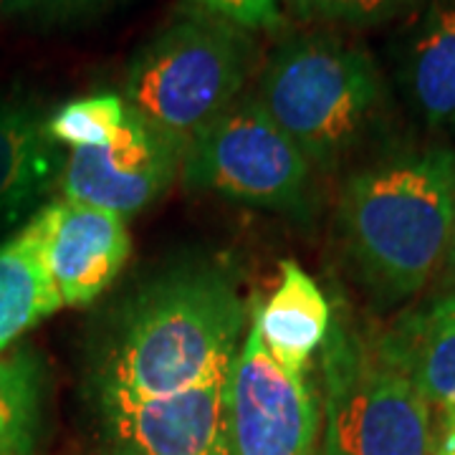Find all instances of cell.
I'll list each match as a JSON object with an SVG mask.
<instances>
[{
	"label": "cell",
	"mask_w": 455,
	"mask_h": 455,
	"mask_svg": "<svg viewBox=\"0 0 455 455\" xmlns=\"http://www.w3.org/2000/svg\"><path fill=\"white\" fill-rule=\"evenodd\" d=\"M112 0H3L5 13L36 18H68L89 13Z\"/></svg>",
	"instance_id": "obj_20"
},
{
	"label": "cell",
	"mask_w": 455,
	"mask_h": 455,
	"mask_svg": "<svg viewBox=\"0 0 455 455\" xmlns=\"http://www.w3.org/2000/svg\"><path fill=\"white\" fill-rule=\"evenodd\" d=\"M49 256L51 274L66 307L99 299L132 253L127 218L74 200H56L36 212Z\"/></svg>",
	"instance_id": "obj_10"
},
{
	"label": "cell",
	"mask_w": 455,
	"mask_h": 455,
	"mask_svg": "<svg viewBox=\"0 0 455 455\" xmlns=\"http://www.w3.org/2000/svg\"><path fill=\"white\" fill-rule=\"evenodd\" d=\"M64 307L51 274L38 215L0 243V352L11 349L31 326Z\"/></svg>",
	"instance_id": "obj_14"
},
{
	"label": "cell",
	"mask_w": 455,
	"mask_h": 455,
	"mask_svg": "<svg viewBox=\"0 0 455 455\" xmlns=\"http://www.w3.org/2000/svg\"><path fill=\"white\" fill-rule=\"evenodd\" d=\"M253 46L243 28L215 16L164 28L132 61L124 101L182 149L241 97Z\"/></svg>",
	"instance_id": "obj_4"
},
{
	"label": "cell",
	"mask_w": 455,
	"mask_h": 455,
	"mask_svg": "<svg viewBox=\"0 0 455 455\" xmlns=\"http://www.w3.org/2000/svg\"><path fill=\"white\" fill-rule=\"evenodd\" d=\"M253 324L266 352L283 370L307 374L314 352L331 331V307L296 260H283L276 289L253 314Z\"/></svg>",
	"instance_id": "obj_12"
},
{
	"label": "cell",
	"mask_w": 455,
	"mask_h": 455,
	"mask_svg": "<svg viewBox=\"0 0 455 455\" xmlns=\"http://www.w3.org/2000/svg\"><path fill=\"white\" fill-rule=\"evenodd\" d=\"M208 16L238 28H268L278 20V0H190Z\"/></svg>",
	"instance_id": "obj_19"
},
{
	"label": "cell",
	"mask_w": 455,
	"mask_h": 455,
	"mask_svg": "<svg viewBox=\"0 0 455 455\" xmlns=\"http://www.w3.org/2000/svg\"><path fill=\"white\" fill-rule=\"evenodd\" d=\"M420 0H286L299 18L372 28L410 13Z\"/></svg>",
	"instance_id": "obj_18"
},
{
	"label": "cell",
	"mask_w": 455,
	"mask_h": 455,
	"mask_svg": "<svg viewBox=\"0 0 455 455\" xmlns=\"http://www.w3.org/2000/svg\"><path fill=\"white\" fill-rule=\"evenodd\" d=\"M405 86L430 130L455 134V0H427L407 49Z\"/></svg>",
	"instance_id": "obj_15"
},
{
	"label": "cell",
	"mask_w": 455,
	"mask_h": 455,
	"mask_svg": "<svg viewBox=\"0 0 455 455\" xmlns=\"http://www.w3.org/2000/svg\"><path fill=\"white\" fill-rule=\"evenodd\" d=\"M322 415L324 455H433L430 405L379 339L329 331Z\"/></svg>",
	"instance_id": "obj_5"
},
{
	"label": "cell",
	"mask_w": 455,
	"mask_h": 455,
	"mask_svg": "<svg viewBox=\"0 0 455 455\" xmlns=\"http://www.w3.org/2000/svg\"><path fill=\"white\" fill-rule=\"evenodd\" d=\"M228 423L233 455H314L322 407L307 374L283 370L251 324L230 367Z\"/></svg>",
	"instance_id": "obj_7"
},
{
	"label": "cell",
	"mask_w": 455,
	"mask_h": 455,
	"mask_svg": "<svg viewBox=\"0 0 455 455\" xmlns=\"http://www.w3.org/2000/svg\"><path fill=\"white\" fill-rule=\"evenodd\" d=\"M130 114V104L119 94H92L59 107L46 119V134L53 145L68 149L107 145Z\"/></svg>",
	"instance_id": "obj_17"
},
{
	"label": "cell",
	"mask_w": 455,
	"mask_h": 455,
	"mask_svg": "<svg viewBox=\"0 0 455 455\" xmlns=\"http://www.w3.org/2000/svg\"><path fill=\"white\" fill-rule=\"evenodd\" d=\"M64 163L31 101L0 99V223H16L49 196Z\"/></svg>",
	"instance_id": "obj_11"
},
{
	"label": "cell",
	"mask_w": 455,
	"mask_h": 455,
	"mask_svg": "<svg viewBox=\"0 0 455 455\" xmlns=\"http://www.w3.org/2000/svg\"><path fill=\"white\" fill-rule=\"evenodd\" d=\"M433 455H455V420H443V435L433 445Z\"/></svg>",
	"instance_id": "obj_21"
},
{
	"label": "cell",
	"mask_w": 455,
	"mask_h": 455,
	"mask_svg": "<svg viewBox=\"0 0 455 455\" xmlns=\"http://www.w3.org/2000/svg\"><path fill=\"white\" fill-rule=\"evenodd\" d=\"M185 149L147 124L130 107L107 145L71 149L61 172V196L127 218L167 193L182 170Z\"/></svg>",
	"instance_id": "obj_8"
},
{
	"label": "cell",
	"mask_w": 455,
	"mask_h": 455,
	"mask_svg": "<svg viewBox=\"0 0 455 455\" xmlns=\"http://www.w3.org/2000/svg\"><path fill=\"white\" fill-rule=\"evenodd\" d=\"M256 97L307 163L331 172L377 127L385 82L362 46L334 33H307L278 46Z\"/></svg>",
	"instance_id": "obj_3"
},
{
	"label": "cell",
	"mask_w": 455,
	"mask_h": 455,
	"mask_svg": "<svg viewBox=\"0 0 455 455\" xmlns=\"http://www.w3.org/2000/svg\"><path fill=\"white\" fill-rule=\"evenodd\" d=\"M228 379L230 370L163 397L99 395L112 455H233Z\"/></svg>",
	"instance_id": "obj_9"
},
{
	"label": "cell",
	"mask_w": 455,
	"mask_h": 455,
	"mask_svg": "<svg viewBox=\"0 0 455 455\" xmlns=\"http://www.w3.org/2000/svg\"><path fill=\"white\" fill-rule=\"evenodd\" d=\"M44 397V359L23 347L0 352V455H31Z\"/></svg>",
	"instance_id": "obj_16"
},
{
	"label": "cell",
	"mask_w": 455,
	"mask_h": 455,
	"mask_svg": "<svg viewBox=\"0 0 455 455\" xmlns=\"http://www.w3.org/2000/svg\"><path fill=\"white\" fill-rule=\"evenodd\" d=\"M245 309L230 278L182 268L152 281L114 319L97 364V395L163 397L228 372Z\"/></svg>",
	"instance_id": "obj_1"
},
{
	"label": "cell",
	"mask_w": 455,
	"mask_h": 455,
	"mask_svg": "<svg viewBox=\"0 0 455 455\" xmlns=\"http://www.w3.org/2000/svg\"><path fill=\"white\" fill-rule=\"evenodd\" d=\"M445 271H448V281L455 289V215H453V230H451V243H448V256H445Z\"/></svg>",
	"instance_id": "obj_22"
},
{
	"label": "cell",
	"mask_w": 455,
	"mask_h": 455,
	"mask_svg": "<svg viewBox=\"0 0 455 455\" xmlns=\"http://www.w3.org/2000/svg\"><path fill=\"white\" fill-rule=\"evenodd\" d=\"M455 215V152H392L352 172L339 196V233L364 286L382 301L420 293L445 263Z\"/></svg>",
	"instance_id": "obj_2"
},
{
	"label": "cell",
	"mask_w": 455,
	"mask_h": 455,
	"mask_svg": "<svg viewBox=\"0 0 455 455\" xmlns=\"http://www.w3.org/2000/svg\"><path fill=\"white\" fill-rule=\"evenodd\" d=\"M379 341L427 405L438 407L443 420H455V291L407 314Z\"/></svg>",
	"instance_id": "obj_13"
},
{
	"label": "cell",
	"mask_w": 455,
	"mask_h": 455,
	"mask_svg": "<svg viewBox=\"0 0 455 455\" xmlns=\"http://www.w3.org/2000/svg\"><path fill=\"white\" fill-rule=\"evenodd\" d=\"M182 182L256 208L301 215L309 208L311 164L291 137L243 94L185 149Z\"/></svg>",
	"instance_id": "obj_6"
}]
</instances>
